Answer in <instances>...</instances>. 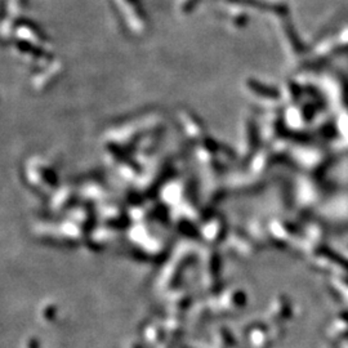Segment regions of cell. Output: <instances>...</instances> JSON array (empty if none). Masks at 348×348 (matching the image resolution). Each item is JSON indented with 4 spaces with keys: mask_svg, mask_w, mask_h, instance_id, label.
Returning a JSON list of instances; mask_svg holds the SVG:
<instances>
[{
    "mask_svg": "<svg viewBox=\"0 0 348 348\" xmlns=\"http://www.w3.org/2000/svg\"><path fill=\"white\" fill-rule=\"evenodd\" d=\"M26 348H38V347H36V343H35L34 340H30V342L27 343Z\"/></svg>",
    "mask_w": 348,
    "mask_h": 348,
    "instance_id": "cell-1",
    "label": "cell"
}]
</instances>
